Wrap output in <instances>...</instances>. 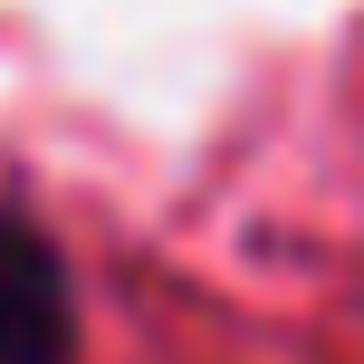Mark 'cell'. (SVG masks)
Instances as JSON below:
<instances>
[{
  "instance_id": "cell-1",
  "label": "cell",
  "mask_w": 364,
  "mask_h": 364,
  "mask_svg": "<svg viewBox=\"0 0 364 364\" xmlns=\"http://www.w3.org/2000/svg\"><path fill=\"white\" fill-rule=\"evenodd\" d=\"M0 364H68V278L29 220L0 211Z\"/></svg>"
}]
</instances>
